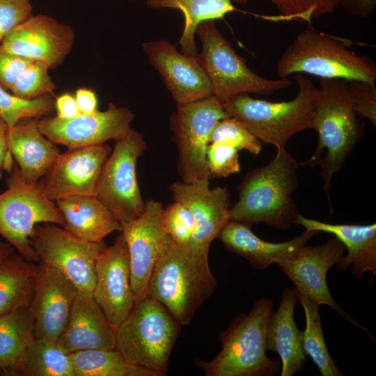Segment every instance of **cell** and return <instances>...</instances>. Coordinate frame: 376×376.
Wrapping results in <instances>:
<instances>
[{
    "instance_id": "1",
    "label": "cell",
    "mask_w": 376,
    "mask_h": 376,
    "mask_svg": "<svg viewBox=\"0 0 376 376\" xmlns=\"http://www.w3.org/2000/svg\"><path fill=\"white\" fill-rule=\"evenodd\" d=\"M208 253L167 235L153 268L146 295L159 302L180 326L191 322L216 289Z\"/></svg>"
},
{
    "instance_id": "2",
    "label": "cell",
    "mask_w": 376,
    "mask_h": 376,
    "mask_svg": "<svg viewBox=\"0 0 376 376\" xmlns=\"http://www.w3.org/2000/svg\"><path fill=\"white\" fill-rule=\"evenodd\" d=\"M320 84L311 120L318 141L313 154L299 165L321 167L323 189L329 201L334 174L343 167L363 131L355 111L349 81L320 78Z\"/></svg>"
},
{
    "instance_id": "3",
    "label": "cell",
    "mask_w": 376,
    "mask_h": 376,
    "mask_svg": "<svg viewBox=\"0 0 376 376\" xmlns=\"http://www.w3.org/2000/svg\"><path fill=\"white\" fill-rule=\"evenodd\" d=\"M299 166L285 148H277L269 163L244 176L237 188L239 199L230 208V220L289 230L300 214L292 198Z\"/></svg>"
},
{
    "instance_id": "4",
    "label": "cell",
    "mask_w": 376,
    "mask_h": 376,
    "mask_svg": "<svg viewBox=\"0 0 376 376\" xmlns=\"http://www.w3.org/2000/svg\"><path fill=\"white\" fill-rule=\"evenodd\" d=\"M274 303L263 297L255 301L248 314L235 317L218 334L221 350L212 360L196 359L195 365L205 376H273L281 363L267 357L266 327Z\"/></svg>"
},
{
    "instance_id": "5",
    "label": "cell",
    "mask_w": 376,
    "mask_h": 376,
    "mask_svg": "<svg viewBox=\"0 0 376 376\" xmlns=\"http://www.w3.org/2000/svg\"><path fill=\"white\" fill-rule=\"evenodd\" d=\"M295 79L298 93L291 100L275 102L239 94L224 102V108L261 142L285 148L292 136L311 128L318 93L304 74H295Z\"/></svg>"
},
{
    "instance_id": "6",
    "label": "cell",
    "mask_w": 376,
    "mask_h": 376,
    "mask_svg": "<svg viewBox=\"0 0 376 376\" xmlns=\"http://www.w3.org/2000/svg\"><path fill=\"white\" fill-rule=\"evenodd\" d=\"M276 73L279 78L301 73L375 84L376 64L351 51L339 38L309 26L284 50L277 61Z\"/></svg>"
},
{
    "instance_id": "7",
    "label": "cell",
    "mask_w": 376,
    "mask_h": 376,
    "mask_svg": "<svg viewBox=\"0 0 376 376\" xmlns=\"http://www.w3.org/2000/svg\"><path fill=\"white\" fill-rule=\"evenodd\" d=\"M180 327L159 302L146 295L116 329V350L127 363L164 376Z\"/></svg>"
},
{
    "instance_id": "8",
    "label": "cell",
    "mask_w": 376,
    "mask_h": 376,
    "mask_svg": "<svg viewBox=\"0 0 376 376\" xmlns=\"http://www.w3.org/2000/svg\"><path fill=\"white\" fill-rule=\"evenodd\" d=\"M196 33L202 44L201 53L197 57L211 81L213 95L221 102L239 94L269 95L293 84L288 78L270 79L253 72L219 31L214 20L199 24Z\"/></svg>"
},
{
    "instance_id": "9",
    "label": "cell",
    "mask_w": 376,
    "mask_h": 376,
    "mask_svg": "<svg viewBox=\"0 0 376 376\" xmlns=\"http://www.w3.org/2000/svg\"><path fill=\"white\" fill-rule=\"evenodd\" d=\"M6 185L0 194V235L25 259L38 263L30 243L35 227L44 223L63 226L62 214L55 202L45 195L39 181L26 180L15 164Z\"/></svg>"
},
{
    "instance_id": "10",
    "label": "cell",
    "mask_w": 376,
    "mask_h": 376,
    "mask_svg": "<svg viewBox=\"0 0 376 376\" xmlns=\"http://www.w3.org/2000/svg\"><path fill=\"white\" fill-rule=\"evenodd\" d=\"M146 146L143 134L130 127L116 141L100 175L95 196L120 224L136 219L144 211L136 166Z\"/></svg>"
},
{
    "instance_id": "11",
    "label": "cell",
    "mask_w": 376,
    "mask_h": 376,
    "mask_svg": "<svg viewBox=\"0 0 376 376\" xmlns=\"http://www.w3.org/2000/svg\"><path fill=\"white\" fill-rule=\"evenodd\" d=\"M170 125L178 150V170L182 182L211 178L206 161L210 138L217 123L229 115L214 95L177 104Z\"/></svg>"
},
{
    "instance_id": "12",
    "label": "cell",
    "mask_w": 376,
    "mask_h": 376,
    "mask_svg": "<svg viewBox=\"0 0 376 376\" xmlns=\"http://www.w3.org/2000/svg\"><path fill=\"white\" fill-rule=\"evenodd\" d=\"M38 263L61 272L78 291L92 292L101 243L84 240L64 227L50 223L38 224L30 237Z\"/></svg>"
},
{
    "instance_id": "13",
    "label": "cell",
    "mask_w": 376,
    "mask_h": 376,
    "mask_svg": "<svg viewBox=\"0 0 376 376\" xmlns=\"http://www.w3.org/2000/svg\"><path fill=\"white\" fill-rule=\"evenodd\" d=\"M345 250L344 244L334 236L320 245L301 246L277 265L285 276L292 281L295 289L302 292L318 306H330L374 339L368 329L359 324L336 304L327 286V272L340 262Z\"/></svg>"
},
{
    "instance_id": "14",
    "label": "cell",
    "mask_w": 376,
    "mask_h": 376,
    "mask_svg": "<svg viewBox=\"0 0 376 376\" xmlns=\"http://www.w3.org/2000/svg\"><path fill=\"white\" fill-rule=\"evenodd\" d=\"M134 118L127 107L110 103L103 111L79 113L72 118L58 116L38 120L40 132L56 144L75 148L104 144L126 134Z\"/></svg>"
},
{
    "instance_id": "15",
    "label": "cell",
    "mask_w": 376,
    "mask_h": 376,
    "mask_svg": "<svg viewBox=\"0 0 376 376\" xmlns=\"http://www.w3.org/2000/svg\"><path fill=\"white\" fill-rule=\"evenodd\" d=\"M92 294L116 331L135 304L128 250L121 232L115 242L103 249L97 258Z\"/></svg>"
},
{
    "instance_id": "16",
    "label": "cell",
    "mask_w": 376,
    "mask_h": 376,
    "mask_svg": "<svg viewBox=\"0 0 376 376\" xmlns=\"http://www.w3.org/2000/svg\"><path fill=\"white\" fill-rule=\"evenodd\" d=\"M112 149L106 143L68 148L39 180L45 195L55 201L70 196H94L102 167Z\"/></svg>"
},
{
    "instance_id": "17",
    "label": "cell",
    "mask_w": 376,
    "mask_h": 376,
    "mask_svg": "<svg viewBox=\"0 0 376 376\" xmlns=\"http://www.w3.org/2000/svg\"><path fill=\"white\" fill-rule=\"evenodd\" d=\"M163 206L155 200L145 202L143 213L120 224L127 244L135 304L146 293L147 286L166 239L162 220Z\"/></svg>"
},
{
    "instance_id": "18",
    "label": "cell",
    "mask_w": 376,
    "mask_h": 376,
    "mask_svg": "<svg viewBox=\"0 0 376 376\" xmlns=\"http://www.w3.org/2000/svg\"><path fill=\"white\" fill-rule=\"evenodd\" d=\"M75 32L46 15H31L11 31L0 45L6 51L54 69L71 51Z\"/></svg>"
},
{
    "instance_id": "19",
    "label": "cell",
    "mask_w": 376,
    "mask_h": 376,
    "mask_svg": "<svg viewBox=\"0 0 376 376\" xmlns=\"http://www.w3.org/2000/svg\"><path fill=\"white\" fill-rule=\"evenodd\" d=\"M143 49L177 104L213 95L211 81L197 56L180 53L164 40L145 42Z\"/></svg>"
},
{
    "instance_id": "20",
    "label": "cell",
    "mask_w": 376,
    "mask_h": 376,
    "mask_svg": "<svg viewBox=\"0 0 376 376\" xmlns=\"http://www.w3.org/2000/svg\"><path fill=\"white\" fill-rule=\"evenodd\" d=\"M77 291L75 285L58 269L37 263L30 304L34 318L35 338L58 340L67 324Z\"/></svg>"
},
{
    "instance_id": "21",
    "label": "cell",
    "mask_w": 376,
    "mask_h": 376,
    "mask_svg": "<svg viewBox=\"0 0 376 376\" xmlns=\"http://www.w3.org/2000/svg\"><path fill=\"white\" fill-rule=\"evenodd\" d=\"M174 201L191 211L196 230L190 242L209 251L212 242L230 221V192L226 187H210V178L191 182H176L170 188Z\"/></svg>"
},
{
    "instance_id": "22",
    "label": "cell",
    "mask_w": 376,
    "mask_h": 376,
    "mask_svg": "<svg viewBox=\"0 0 376 376\" xmlns=\"http://www.w3.org/2000/svg\"><path fill=\"white\" fill-rule=\"evenodd\" d=\"M58 342L68 353L88 349L116 350L115 330L92 292L77 291Z\"/></svg>"
},
{
    "instance_id": "23",
    "label": "cell",
    "mask_w": 376,
    "mask_h": 376,
    "mask_svg": "<svg viewBox=\"0 0 376 376\" xmlns=\"http://www.w3.org/2000/svg\"><path fill=\"white\" fill-rule=\"evenodd\" d=\"M38 120L23 118L8 132L9 149L19 173L31 182H38L61 154L56 144L40 132Z\"/></svg>"
},
{
    "instance_id": "24",
    "label": "cell",
    "mask_w": 376,
    "mask_h": 376,
    "mask_svg": "<svg viewBox=\"0 0 376 376\" xmlns=\"http://www.w3.org/2000/svg\"><path fill=\"white\" fill-rule=\"evenodd\" d=\"M297 301L294 289H284L279 308L272 313L266 327L265 347L280 357L281 376L297 373L304 368L307 361L302 347V331L294 320Z\"/></svg>"
},
{
    "instance_id": "25",
    "label": "cell",
    "mask_w": 376,
    "mask_h": 376,
    "mask_svg": "<svg viewBox=\"0 0 376 376\" xmlns=\"http://www.w3.org/2000/svg\"><path fill=\"white\" fill-rule=\"evenodd\" d=\"M296 224L306 230L333 234L345 246L347 253L336 265V269L350 272L356 279H361L367 272L372 278L376 274V224H336L308 219L299 214Z\"/></svg>"
},
{
    "instance_id": "26",
    "label": "cell",
    "mask_w": 376,
    "mask_h": 376,
    "mask_svg": "<svg viewBox=\"0 0 376 376\" xmlns=\"http://www.w3.org/2000/svg\"><path fill=\"white\" fill-rule=\"evenodd\" d=\"M319 231L305 230L299 236L279 243L266 242L251 230L250 226L230 220L221 230L218 237L225 248L250 262L259 269H266L278 264L297 248L305 245Z\"/></svg>"
},
{
    "instance_id": "27",
    "label": "cell",
    "mask_w": 376,
    "mask_h": 376,
    "mask_svg": "<svg viewBox=\"0 0 376 376\" xmlns=\"http://www.w3.org/2000/svg\"><path fill=\"white\" fill-rule=\"evenodd\" d=\"M64 227L75 236L91 242L101 243L110 233L120 231V222L94 196H70L56 200Z\"/></svg>"
},
{
    "instance_id": "28",
    "label": "cell",
    "mask_w": 376,
    "mask_h": 376,
    "mask_svg": "<svg viewBox=\"0 0 376 376\" xmlns=\"http://www.w3.org/2000/svg\"><path fill=\"white\" fill-rule=\"evenodd\" d=\"M34 318L30 306L0 315V368L6 376H21L33 343Z\"/></svg>"
},
{
    "instance_id": "29",
    "label": "cell",
    "mask_w": 376,
    "mask_h": 376,
    "mask_svg": "<svg viewBox=\"0 0 376 376\" xmlns=\"http://www.w3.org/2000/svg\"><path fill=\"white\" fill-rule=\"evenodd\" d=\"M36 268L16 251L0 261V315L30 306Z\"/></svg>"
},
{
    "instance_id": "30",
    "label": "cell",
    "mask_w": 376,
    "mask_h": 376,
    "mask_svg": "<svg viewBox=\"0 0 376 376\" xmlns=\"http://www.w3.org/2000/svg\"><path fill=\"white\" fill-rule=\"evenodd\" d=\"M152 8H170L180 10L185 18V26L179 44L181 52L196 56L195 34L199 24L205 21L219 19L235 10L231 0H148Z\"/></svg>"
},
{
    "instance_id": "31",
    "label": "cell",
    "mask_w": 376,
    "mask_h": 376,
    "mask_svg": "<svg viewBox=\"0 0 376 376\" xmlns=\"http://www.w3.org/2000/svg\"><path fill=\"white\" fill-rule=\"evenodd\" d=\"M70 354L74 376H159L127 363L116 350L88 349Z\"/></svg>"
},
{
    "instance_id": "32",
    "label": "cell",
    "mask_w": 376,
    "mask_h": 376,
    "mask_svg": "<svg viewBox=\"0 0 376 376\" xmlns=\"http://www.w3.org/2000/svg\"><path fill=\"white\" fill-rule=\"evenodd\" d=\"M21 376H74L70 354L58 340L35 338L26 351Z\"/></svg>"
},
{
    "instance_id": "33",
    "label": "cell",
    "mask_w": 376,
    "mask_h": 376,
    "mask_svg": "<svg viewBox=\"0 0 376 376\" xmlns=\"http://www.w3.org/2000/svg\"><path fill=\"white\" fill-rule=\"evenodd\" d=\"M294 291L301 304L305 318L306 327L301 332L303 350L318 368L322 376H342L343 374L331 359L324 338L318 308L302 292L294 288Z\"/></svg>"
},
{
    "instance_id": "34",
    "label": "cell",
    "mask_w": 376,
    "mask_h": 376,
    "mask_svg": "<svg viewBox=\"0 0 376 376\" xmlns=\"http://www.w3.org/2000/svg\"><path fill=\"white\" fill-rule=\"evenodd\" d=\"M55 110L53 95H45L33 100H25L10 93L0 86V118L9 127L23 118L40 119Z\"/></svg>"
},
{
    "instance_id": "35",
    "label": "cell",
    "mask_w": 376,
    "mask_h": 376,
    "mask_svg": "<svg viewBox=\"0 0 376 376\" xmlns=\"http://www.w3.org/2000/svg\"><path fill=\"white\" fill-rule=\"evenodd\" d=\"M49 69L43 62H31L13 85L10 90L11 93L25 100L53 95L56 86L49 75Z\"/></svg>"
},
{
    "instance_id": "36",
    "label": "cell",
    "mask_w": 376,
    "mask_h": 376,
    "mask_svg": "<svg viewBox=\"0 0 376 376\" xmlns=\"http://www.w3.org/2000/svg\"><path fill=\"white\" fill-rule=\"evenodd\" d=\"M219 142L230 145L237 150H246L258 155L262 150V142L239 120L228 117L219 120L213 129L210 143Z\"/></svg>"
},
{
    "instance_id": "37",
    "label": "cell",
    "mask_w": 376,
    "mask_h": 376,
    "mask_svg": "<svg viewBox=\"0 0 376 376\" xmlns=\"http://www.w3.org/2000/svg\"><path fill=\"white\" fill-rule=\"evenodd\" d=\"M280 12L278 20L308 22L333 12L340 0H269Z\"/></svg>"
},
{
    "instance_id": "38",
    "label": "cell",
    "mask_w": 376,
    "mask_h": 376,
    "mask_svg": "<svg viewBox=\"0 0 376 376\" xmlns=\"http://www.w3.org/2000/svg\"><path fill=\"white\" fill-rule=\"evenodd\" d=\"M162 220L166 234L175 242L187 244L196 230V222L191 211L184 204L175 201L163 209Z\"/></svg>"
},
{
    "instance_id": "39",
    "label": "cell",
    "mask_w": 376,
    "mask_h": 376,
    "mask_svg": "<svg viewBox=\"0 0 376 376\" xmlns=\"http://www.w3.org/2000/svg\"><path fill=\"white\" fill-rule=\"evenodd\" d=\"M206 161L211 177L227 178L240 171L238 150L226 143H210Z\"/></svg>"
},
{
    "instance_id": "40",
    "label": "cell",
    "mask_w": 376,
    "mask_h": 376,
    "mask_svg": "<svg viewBox=\"0 0 376 376\" xmlns=\"http://www.w3.org/2000/svg\"><path fill=\"white\" fill-rule=\"evenodd\" d=\"M29 0H0V44L19 24L32 15Z\"/></svg>"
},
{
    "instance_id": "41",
    "label": "cell",
    "mask_w": 376,
    "mask_h": 376,
    "mask_svg": "<svg viewBox=\"0 0 376 376\" xmlns=\"http://www.w3.org/2000/svg\"><path fill=\"white\" fill-rule=\"evenodd\" d=\"M357 116L369 120L376 126V86L367 81H348Z\"/></svg>"
},
{
    "instance_id": "42",
    "label": "cell",
    "mask_w": 376,
    "mask_h": 376,
    "mask_svg": "<svg viewBox=\"0 0 376 376\" xmlns=\"http://www.w3.org/2000/svg\"><path fill=\"white\" fill-rule=\"evenodd\" d=\"M33 61L10 53L0 45V86L10 90L13 85Z\"/></svg>"
},
{
    "instance_id": "43",
    "label": "cell",
    "mask_w": 376,
    "mask_h": 376,
    "mask_svg": "<svg viewBox=\"0 0 376 376\" xmlns=\"http://www.w3.org/2000/svg\"><path fill=\"white\" fill-rule=\"evenodd\" d=\"M8 127L7 123L0 118V171L9 173L15 165V161L8 146Z\"/></svg>"
},
{
    "instance_id": "44",
    "label": "cell",
    "mask_w": 376,
    "mask_h": 376,
    "mask_svg": "<svg viewBox=\"0 0 376 376\" xmlns=\"http://www.w3.org/2000/svg\"><path fill=\"white\" fill-rule=\"evenodd\" d=\"M339 3L348 14L367 17L373 13L376 0H340Z\"/></svg>"
},
{
    "instance_id": "45",
    "label": "cell",
    "mask_w": 376,
    "mask_h": 376,
    "mask_svg": "<svg viewBox=\"0 0 376 376\" xmlns=\"http://www.w3.org/2000/svg\"><path fill=\"white\" fill-rule=\"evenodd\" d=\"M56 116L61 118H72L79 115V111L73 95L64 93L55 99Z\"/></svg>"
},
{
    "instance_id": "46",
    "label": "cell",
    "mask_w": 376,
    "mask_h": 376,
    "mask_svg": "<svg viewBox=\"0 0 376 376\" xmlns=\"http://www.w3.org/2000/svg\"><path fill=\"white\" fill-rule=\"evenodd\" d=\"M75 97L80 113H91L98 109L97 97L92 89L79 88L76 91Z\"/></svg>"
},
{
    "instance_id": "47",
    "label": "cell",
    "mask_w": 376,
    "mask_h": 376,
    "mask_svg": "<svg viewBox=\"0 0 376 376\" xmlns=\"http://www.w3.org/2000/svg\"><path fill=\"white\" fill-rule=\"evenodd\" d=\"M15 251V249L7 242L0 239V261Z\"/></svg>"
},
{
    "instance_id": "48",
    "label": "cell",
    "mask_w": 376,
    "mask_h": 376,
    "mask_svg": "<svg viewBox=\"0 0 376 376\" xmlns=\"http://www.w3.org/2000/svg\"><path fill=\"white\" fill-rule=\"evenodd\" d=\"M231 1H234V2H236V3H245L248 2L250 0H231Z\"/></svg>"
},
{
    "instance_id": "49",
    "label": "cell",
    "mask_w": 376,
    "mask_h": 376,
    "mask_svg": "<svg viewBox=\"0 0 376 376\" xmlns=\"http://www.w3.org/2000/svg\"><path fill=\"white\" fill-rule=\"evenodd\" d=\"M3 376L4 375V373L3 372V370H1V368H0V376Z\"/></svg>"
}]
</instances>
